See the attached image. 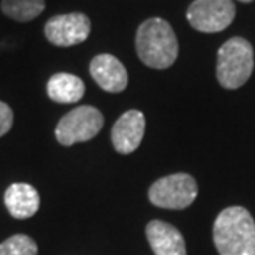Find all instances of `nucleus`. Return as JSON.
Instances as JSON below:
<instances>
[{"mask_svg": "<svg viewBox=\"0 0 255 255\" xmlns=\"http://www.w3.org/2000/svg\"><path fill=\"white\" fill-rule=\"evenodd\" d=\"M219 255H255V222L247 209L227 207L219 214L212 227Z\"/></svg>", "mask_w": 255, "mask_h": 255, "instance_id": "f257e3e1", "label": "nucleus"}, {"mask_svg": "<svg viewBox=\"0 0 255 255\" xmlns=\"http://www.w3.org/2000/svg\"><path fill=\"white\" fill-rule=\"evenodd\" d=\"M136 52L149 68L166 70L174 65L179 55V43L169 22L157 17L142 22L136 33Z\"/></svg>", "mask_w": 255, "mask_h": 255, "instance_id": "f03ea898", "label": "nucleus"}, {"mask_svg": "<svg viewBox=\"0 0 255 255\" xmlns=\"http://www.w3.org/2000/svg\"><path fill=\"white\" fill-rule=\"evenodd\" d=\"M254 71V48L246 38L227 40L217 52L216 75L221 86L237 90L247 83Z\"/></svg>", "mask_w": 255, "mask_h": 255, "instance_id": "7ed1b4c3", "label": "nucleus"}, {"mask_svg": "<svg viewBox=\"0 0 255 255\" xmlns=\"http://www.w3.org/2000/svg\"><path fill=\"white\" fill-rule=\"evenodd\" d=\"M105 125L103 113L90 105L76 106L68 111L55 128V137L62 146H73L98 136Z\"/></svg>", "mask_w": 255, "mask_h": 255, "instance_id": "20e7f679", "label": "nucleus"}, {"mask_svg": "<svg viewBox=\"0 0 255 255\" xmlns=\"http://www.w3.org/2000/svg\"><path fill=\"white\" fill-rule=\"evenodd\" d=\"M147 196L156 207L181 211V209L189 207L196 201L197 182L186 172L164 176L149 187Z\"/></svg>", "mask_w": 255, "mask_h": 255, "instance_id": "39448f33", "label": "nucleus"}, {"mask_svg": "<svg viewBox=\"0 0 255 255\" xmlns=\"http://www.w3.org/2000/svg\"><path fill=\"white\" fill-rule=\"evenodd\" d=\"M186 17L197 32L217 33L234 22L236 5L232 0H194Z\"/></svg>", "mask_w": 255, "mask_h": 255, "instance_id": "423d86ee", "label": "nucleus"}, {"mask_svg": "<svg viewBox=\"0 0 255 255\" xmlns=\"http://www.w3.org/2000/svg\"><path fill=\"white\" fill-rule=\"evenodd\" d=\"M45 37L55 47H73L90 37L91 20L81 12L55 15L45 23Z\"/></svg>", "mask_w": 255, "mask_h": 255, "instance_id": "0eeeda50", "label": "nucleus"}, {"mask_svg": "<svg viewBox=\"0 0 255 255\" xmlns=\"http://www.w3.org/2000/svg\"><path fill=\"white\" fill-rule=\"evenodd\" d=\"M146 131V116L139 110H128L116 120L111 129V142L116 152L131 154L139 147Z\"/></svg>", "mask_w": 255, "mask_h": 255, "instance_id": "6e6552de", "label": "nucleus"}, {"mask_svg": "<svg viewBox=\"0 0 255 255\" xmlns=\"http://www.w3.org/2000/svg\"><path fill=\"white\" fill-rule=\"evenodd\" d=\"M90 75L101 90L108 93H121L128 86V71L118 58L110 53H101L91 60Z\"/></svg>", "mask_w": 255, "mask_h": 255, "instance_id": "1a4fd4ad", "label": "nucleus"}, {"mask_svg": "<svg viewBox=\"0 0 255 255\" xmlns=\"http://www.w3.org/2000/svg\"><path fill=\"white\" fill-rule=\"evenodd\" d=\"M146 237L154 255H187L182 234L164 221H151L147 224Z\"/></svg>", "mask_w": 255, "mask_h": 255, "instance_id": "9d476101", "label": "nucleus"}, {"mask_svg": "<svg viewBox=\"0 0 255 255\" xmlns=\"http://www.w3.org/2000/svg\"><path fill=\"white\" fill-rule=\"evenodd\" d=\"M5 207L15 219H30L40 209V194L33 186L25 182H15L8 186L3 196Z\"/></svg>", "mask_w": 255, "mask_h": 255, "instance_id": "9b49d317", "label": "nucleus"}, {"mask_svg": "<svg viewBox=\"0 0 255 255\" xmlns=\"http://www.w3.org/2000/svg\"><path fill=\"white\" fill-rule=\"evenodd\" d=\"M48 98L60 105L78 103L85 95L83 80L71 73H55L47 83Z\"/></svg>", "mask_w": 255, "mask_h": 255, "instance_id": "f8f14e48", "label": "nucleus"}, {"mask_svg": "<svg viewBox=\"0 0 255 255\" xmlns=\"http://www.w3.org/2000/svg\"><path fill=\"white\" fill-rule=\"evenodd\" d=\"M45 0H0V10L5 17L15 20V22H32L43 13Z\"/></svg>", "mask_w": 255, "mask_h": 255, "instance_id": "ddd939ff", "label": "nucleus"}, {"mask_svg": "<svg viewBox=\"0 0 255 255\" xmlns=\"http://www.w3.org/2000/svg\"><path fill=\"white\" fill-rule=\"evenodd\" d=\"M0 255H38V246L27 234H15L0 242Z\"/></svg>", "mask_w": 255, "mask_h": 255, "instance_id": "4468645a", "label": "nucleus"}, {"mask_svg": "<svg viewBox=\"0 0 255 255\" xmlns=\"http://www.w3.org/2000/svg\"><path fill=\"white\" fill-rule=\"evenodd\" d=\"M12 126H13V111L7 103L0 101V137L7 134L12 129Z\"/></svg>", "mask_w": 255, "mask_h": 255, "instance_id": "2eb2a0df", "label": "nucleus"}, {"mask_svg": "<svg viewBox=\"0 0 255 255\" xmlns=\"http://www.w3.org/2000/svg\"><path fill=\"white\" fill-rule=\"evenodd\" d=\"M239 2H242V3H249V2H252V0H239Z\"/></svg>", "mask_w": 255, "mask_h": 255, "instance_id": "dca6fc26", "label": "nucleus"}]
</instances>
